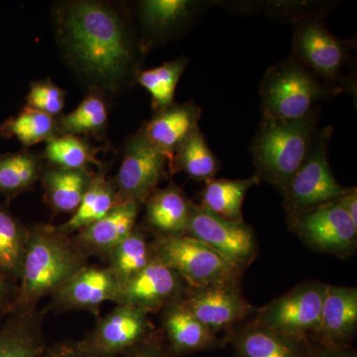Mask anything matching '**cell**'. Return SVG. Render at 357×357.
<instances>
[{
    "mask_svg": "<svg viewBox=\"0 0 357 357\" xmlns=\"http://www.w3.org/2000/svg\"><path fill=\"white\" fill-rule=\"evenodd\" d=\"M0 135L15 137L25 147L33 146L56 136V121L50 115L25 107L0 126Z\"/></svg>",
    "mask_w": 357,
    "mask_h": 357,
    "instance_id": "836d02e7",
    "label": "cell"
},
{
    "mask_svg": "<svg viewBox=\"0 0 357 357\" xmlns=\"http://www.w3.org/2000/svg\"><path fill=\"white\" fill-rule=\"evenodd\" d=\"M180 304L215 335L230 330L253 311L241 293L239 283L213 284L191 289Z\"/></svg>",
    "mask_w": 357,
    "mask_h": 357,
    "instance_id": "9a60e30c",
    "label": "cell"
},
{
    "mask_svg": "<svg viewBox=\"0 0 357 357\" xmlns=\"http://www.w3.org/2000/svg\"><path fill=\"white\" fill-rule=\"evenodd\" d=\"M44 158L52 167L69 170H83L89 169V164H100L96 150L86 140L74 135L54 136L47 141Z\"/></svg>",
    "mask_w": 357,
    "mask_h": 357,
    "instance_id": "e575fe53",
    "label": "cell"
},
{
    "mask_svg": "<svg viewBox=\"0 0 357 357\" xmlns=\"http://www.w3.org/2000/svg\"><path fill=\"white\" fill-rule=\"evenodd\" d=\"M188 64L189 59L180 57L159 67L138 72L135 82L151 96L154 112L166 109L176 102V89Z\"/></svg>",
    "mask_w": 357,
    "mask_h": 357,
    "instance_id": "f546056e",
    "label": "cell"
},
{
    "mask_svg": "<svg viewBox=\"0 0 357 357\" xmlns=\"http://www.w3.org/2000/svg\"><path fill=\"white\" fill-rule=\"evenodd\" d=\"M41 357H109L93 354L83 349L79 342L57 344L51 349H45Z\"/></svg>",
    "mask_w": 357,
    "mask_h": 357,
    "instance_id": "74e56055",
    "label": "cell"
},
{
    "mask_svg": "<svg viewBox=\"0 0 357 357\" xmlns=\"http://www.w3.org/2000/svg\"><path fill=\"white\" fill-rule=\"evenodd\" d=\"M338 204L342 206L345 213L351 218V222L357 227V189L349 188L344 194L337 199Z\"/></svg>",
    "mask_w": 357,
    "mask_h": 357,
    "instance_id": "ab89813d",
    "label": "cell"
},
{
    "mask_svg": "<svg viewBox=\"0 0 357 357\" xmlns=\"http://www.w3.org/2000/svg\"><path fill=\"white\" fill-rule=\"evenodd\" d=\"M169 160L141 131L128 138L123 159L114 184L119 203L142 206L166 178Z\"/></svg>",
    "mask_w": 357,
    "mask_h": 357,
    "instance_id": "30bf717a",
    "label": "cell"
},
{
    "mask_svg": "<svg viewBox=\"0 0 357 357\" xmlns=\"http://www.w3.org/2000/svg\"><path fill=\"white\" fill-rule=\"evenodd\" d=\"M119 204L114 181L107 180L103 171L96 175L95 174L72 218L58 229L67 236L73 232H79L105 217Z\"/></svg>",
    "mask_w": 357,
    "mask_h": 357,
    "instance_id": "4316f807",
    "label": "cell"
},
{
    "mask_svg": "<svg viewBox=\"0 0 357 357\" xmlns=\"http://www.w3.org/2000/svg\"><path fill=\"white\" fill-rule=\"evenodd\" d=\"M57 22L66 57L89 81L107 89L135 81L145 51L119 10L102 2L75 1L59 10Z\"/></svg>",
    "mask_w": 357,
    "mask_h": 357,
    "instance_id": "6da1fadb",
    "label": "cell"
},
{
    "mask_svg": "<svg viewBox=\"0 0 357 357\" xmlns=\"http://www.w3.org/2000/svg\"><path fill=\"white\" fill-rule=\"evenodd\" d=\"M259 183L255 175L236 180L213 178L204 183L199 204L220 217L241 222L246 194Z\"/></svg>",
    "mask_w": 357,
    "mask_h": 357,
    "instance_id": "484cf974",
    "label": "cell"
},
{
    "mask_svg": "<svg viewBox=\"0 0 357 357\" xmlns=\"http://www.w3.org/2000/svg\"><path fill=\"white\" fill-rule=\"evenodd\" d=\"M42 172L38 157L28 152L0 155V192L16 196L31 188Z\"/></svg>",
    "mask_w": 357,
    "mask_h": 357,
    "instance_id": "d6a6232c",
    "label": "cell"
},
{
    "mask_svg": "<svg viewBox=\"0 0 357 357\" xmlns=\"http://www.w3.org/2000/svg\"><path fill=\"white\" fill-rule=\"evenodd\" d=\"M326 284L303 282L258 310L252 323L292 337L316 335L321 326Z\"/></svg>",
    "mask_w": 357,
    "mask_h": 357,
    "instance_id": "ba28073f",
    "label": "cell"
},
{
    "mask_svg": "<svg viewBox=\"0 0 357 357\" xmlns=\"http://www.w3.org/2000/svg\"><path fill=\"white\" fill-rule=\"evenodd\" d=\"M66 93L50 79L35 82L26 98L27 107L55 119L62 114L65 107Z\"/></svg>",
    "mask_w": 357,
    "mask_h": 357,
    "instance_id": "d590c367",
    "label": "cell"
},
{
    "mask_svg": "<svg viewBox=\"0 0 357 357\" xmlns=\"http://www.w3.org/2000/svg\"><path fill=\"white\" fill-rule=\"evenodd\" d=\"M121 357H175L166 340L153 333L144 342L129 349Z\"/></svg>",
    "mask_w": 357,
    "mask_h": 357,
    "instance_id": "8d00e7d4",
    "label": "cell"
},
{
    "mask_svg": "<svg viewBox=\"0 0 357 357\" xmlns=\"http://www.w3.org/2000/svg\"><path fill=\"white\" fill-rule=\"evenodd\" d=\"M109 119L107 105L102 96L91 93L76 109L56 121L57 135H89L102 132Z\"/></svg>",
    "mask_w": 357,
    "mask_h": 357,
    "instance_id": "1f68e13d",
    "label": "cell"
},
{
    "mask_svg": "<svg viewBox=\"0 0 357 357\" xmlns=\"http://www.w3.org/2000/svg\"><path fill=\"white\" fill-rule=\"evenodd\" d=\"M13 279L0 271V314L13 311L16 294L13 291Z\"/></svg>",
    "mask_w": 357,
    "mask_h": 357,
    "instance_id": "f35d334b",
    "label": "cell"
},
{
    "mask_svg": "<svg viewBox=\"0 0 357 357\" xmlns=\"http://www.w3.org/2000/svg\"><path fill=\"white\" fill-rule=\"evenodd\" d=\"M185 234L210 246L241 272L257 255V241L250 225L220 217L199 204L192 206Z\"/></svg>",
    "mask_w": 357,
    "mask_h": 357,
    "instance_id": "8fae6325",
    "label": "cell"
},
{
    "mask_svg": "<svg viewBox=\"0 0 357 357\" xmlns=\"http://www.w3.org/2000/svg\"><path fill=\"white\" fill-rule=\"evenodd\" d=\"M220 169V159L208 146L201 128L178 147L169 163L171 174L183 172L192 180L204 183L215 178Z\"/></svg>",
    "mask_w": 357,
    "mask_h": 357,
    "instance_id": "83f0119b",
    "label": "cell"
},
{
    "mask_svg": "<svg viewBox=\"0 0 357 357\" xmlns=\"http://www.w3.org/2000/svg\"><path fill=\"white\" fill-rule=\"evenodd\" d=\"M119 286L109 268L84 266L54 294V305L62 310L96 312L103 302H114Z\"/></svg>",
    "mask_w": 357,
    "mask_h": 357,
    "instance_id": "e0dca14e",
    "label": "cell"
},
{
    "mask_svg": "<svg viewBox=\"0 0 357 357\" xmlns=\"http://www.w3.org/2000/svg\"><path fill=\"white\" fill-rule=\"evenodd\" d=\"M229 340L239 357H309L307 338L292 337L250 323L230 333Z\"/></svg>",
    "mask_w": 357,
    "mask_h": 357,
    "instance_id": "ffe728a7",
    "label": "cell"
},
{
    "mask_svg": "<svg viewBox=\"0 0 357 357\" xmlns=\"http://www.w3.org/2000/svg\"><path fill=\"white\" fill-rule=\"evenodd\" d=\"M167 344L175 356L222 347L223 342L180 302L165 307L162 318Z\"/></svg>",
    "mask_w": 357,
    "mask_h": 357,
    "instance_id": "7402d4cb",
    "label": "cell"
},
{
    "mask_svg": "<svg viewBox=\"0 0 357 357\" xmlns=\"http://www.w3.org/2000/svg\"><path fill=\"white\" fill-rule=\"evenodd\" d=\"M188 291L183 279L155 257L139 273L119 283L114 302L150 314L180 302Z\"/></svg>",
    "mask_w": 357,
    "mask_h": 357,
    "instance_id": "7c38bea8",
    "label": "cell"
},
{
    "mask_svg": "<svg viewBox=\"0 0 357 357\" xmlns=\"http://www.w3.org/2000/svg\"><path fill=\"white\" fill-rule=\"evenodd\" d=\"M148 312L137 307L117 305L100 319L88 337L79 344L103 356L119 357L154 333Z\"/></svg>",
    "mask_w": 357,
    "mask_h": 357,
    "instance_id": "5bb4252c",
    "label": "cell"
},
{
    "mask_svg": "<svg viewBox=\"0 0 357 357\" xmlns=\"http://www.w3.org/2000/svg\"><path fill=\"white\" fill-rule=\"evenodd\" d=\"M288 225L312 250L340 258L356 251L357 227L337 199L288 217Z\"/></svg>",
    "mask_w": 357,
    "mask_h": 357,
    "instance_id": "9c48e42d",
    "label": "cell"
},
{
    "mask_svg": "<svg viewBox=\"0 0 357 357\" xmlns=\"http://www.w3.org/2000/svg\"><path fill=\"white\" fill-rule=\"evenodd\" d=\"M262 119L301 121L321 114V105L337 98L290 57L265 72L259 86Z\"/></svg>",
    "mask_w": 357,
    "mask_h": 357,
    "instance_id": "5b68a950",
    "label": "cell"
},
{
    "mask_svg": "<svg viewBox=\"0 0 357 357\" xmlns=\"http://www.w3.org/2000/svg\"><path fill=\"white\" fill-rule=\"evenodd\" d=\"M152 246L155 257L174 270L190 289L241 281L243 272L210 246L187 234L156 236Z\"/></svg>",
    "mask_w": 357,
    "mask_h": 357,
    "instance_id": "52a82bcc",
    "label": "cell"
},
{
    "mask_svg": "<svg viewBox=\"0 0 357 357\" xmlns=\"http://www.w3.org/2000/svg\"><path fill=\"white\" fill-rule=\"evenodd\" d=\"M93 176L89 169L69 170L52 167L43 176L47 203L56 213H74Z\"/></svg>",
    "mask_w": 357,
    "mask_h": 357,
    "instance_id": "d4e9b609",
    "label": "cell"
},
{
    "mask_svg": "<svg viewBox=\"0 0 357 357\" xmlns=\"http://www.w3.org/2000/svg\"><path fill=\"white\" fill-rule=\"evenodd\" d=\"M292 26L290 58L337 96L356 95V42L333 34L325 18H307Z\"/></svg>",
    "mask_w": 357,
    "mask_h": 357,
    "instance_id": "3957f363",
    "label": "cell"
},
{
    "mask_svg": "<svg viewBox=\"0 0 357 357\" xmlns=\"http://www.w3.org/2000/svg\"><path fill=\"white\" fill-rule=\"evenodd\" d=\"M140 206L133 202L117 204L105 217L79 230L73 241L86 257L96 255L107 259L135 229Z\"/></svg>",
    "mask_w": 357,
    "mask_h": 357,
    "instance_id": "d6986e66",
    "label": "cell"
},
{
    "mask_svg": "<svg viewBox=\"0 0 357 357\" xmlns=\"http://www.w3.org/2000/svg\"><path fill=\"white\" fill-rule=\"evenodd\" d=\"M357 328V289L326 285L321 326V347L347 349Z\"/></svg>",
    "mask_w": 357,
    "mask_h": 357,
    "instance_id": "ac0fdd59",
    "label": "cell"
},
{
    "mask_svg": "<svg viewBox=\"0 0 357 357\" xmlns=\"http://www.w3.org/2000/svg\"><path fill=\"white\" fill-rule=\"evenodd\" d=\"M86 258L58 227L42 225L29 229L14 310L33 311L41 298L54 295L86 266Z\"/></svg>",
    "mask_w": 357,
    "mask_h": 357,
    "instance_id": "7a4b0ae2",
    "label": "cell"
},
{
    "mask_svg": "<svg viewBox=\"0 0 357 357\" xmlns=\"http://www.w3.org/2000/svg\"><path fill=\"white\" fill-rule=\"evenodd\" d=\"M333 133L332 126L318 129L306 159L281 192L288 217L337 201L347 191L337 182L328 162Z\"/></svg>",
    "mask_w": 357,
    "mask_h": 357,
    "instance_id": "8992f818",
    "label": "cell"
},
{
    "mask_svg": "<svg viewBox=\"0 0 357 357\" xmlns=\"http://www.w3.org/2000/svg\"><path fill=\"white\" fill-rule=\"evenodd\" d=\"M28 238L29 229L0 206V271L13 280H20Z\"/></svg>",
    "mask_w": 357,
    "mask_h": 357,
    "instance_id": "4dcf8cb0",
    "label": "cell"
},
{
    "mask_svg": "<svg viewBox=\"0 0 357 357\" xmlns=\"http://www.w3.org/2000/svg\"><path fill=\"white\" fill-rule=\"evenodd\" d=\"M337 1L321 0H236L218 1L231 13L264 16L269 20L296 24L307 18H325L337 6Z\"/></svg>",
    "mask_w": 357,
    "mask_h": 357,
    "instance_id": "603a6c76",
    "label": "cell"
},
{
    "mask_svg": "<svg viewBox=\"0 0 357 357\" xmlns=\"http://www.w3.org/2000/svg\"><path fill=\"white\" fill-rule=\"evenodd\" d=\"M202 115L203 109L192 100L175 102L155 112L140 131L155 148L166 155L170 163L178 147L199 128Z\"/></svg>",
    "mask_w": 357,
    "mask_h": 357,
    "instance_id": "2e32d148",
    "label": "cell"
},
{
    "mask_svg": "<svg viewBox=\"0 0 357 357\" xmlns=\"http://www.w3.org/2000/svg\"><path fill=\"white\" fill-rule=\"evenodd\" d=\"M144 222L156 236L187 234L194 203L184 192L170 184L156 191L145 202Z\"/></svg>",
    "mask_w": 357,
    "mask_h": 357,
    "instance_id": "44dd1931",
    "label": "cell"
},
{
    "mask_svg": "<svg viewBox=\"0 0 357 357\" xmlns=\"http://www.w3.org/2000/svg\"><path fill=\"white\" fill-rule=\"evenodd\" d=\"M309 357H356V356L349 349L319 347L318 349H312Z\"/></svg>",
    "mask_w": 357,
    "mask_h": 357,
    "instance_id": "60d3db41",
    "label": "cell"
},
{
    "mask_svg": "<svg viewBox=\"0 0 357 357\" xmlns=\"http://www.w3.org/2000/svg\"><path fill=\"white\" fill-rule=\"evenodd\" d=\"M218 0H143L138 3L143 50L187 31Z\"/></svg>",
    "mask_w": 357,
    "mask_h": 357,
    "instance_id": "4fadbf2b",
    "label": "cell"
},
{
    "mask_svg": "<svg viewBox=\"0 0 357 357\" xmlns=\"http://www.w3.org/2000/svg\"><path fill=\"white\" fill-rule=\"evenodd\" d=\"M155 258L152 243L148 241L146 234L139 227L110 252L107 261L109 269L119 283L132 278L142 271Z\"/></svg>",
    "mask_w": 357,
    "mask_h": 357,
    "instance_id": "f1b7e54d",
    "label": "cell"
},
{
    "mask_svg": "<svg viewBox=\"0 0 357 357\" xmlns=\"http://www.w3.org/2000/svg\"><path fill=\"white\" fill-rule=\"evenodd\" d=\"M319 114L293 122L262 119L250 146L255 175L260 182L283 192L309 153Z\"/></svg>",
    "mask_w": 357,
    "mask_h": 357,
    "instance_id": "277c9868",
    "label": "cell"
},
{
    "mask_svg": "<svg viewBox=\"0 0 357 357\" xmlns=\"http://www.w3.org/2000/svg\"><path fill=\"white\" fill-rule=\"evenodd\" d=\"M13 312L0 330V357H41L46 347L39 317L34 310Z\"/></svg>",
    "mask_w": 357,
    "mask_h": 357,
    "instance_id": "cb8c5ba5",
    "label": "cell"
}]
</instances>
